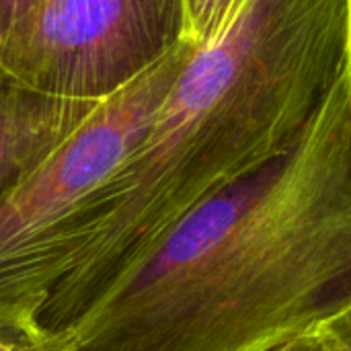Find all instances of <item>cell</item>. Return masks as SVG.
Segmentation results:
<instances>
[{"mask_svg": "<svg viewBox=\"0 0 351 351\" xmlns=\"http://www.w3.org/2000/svg\"><path fill=\"white\" fill-rule=\"evenodd\" d=\"M351 288V58L296 144L177 222L43 351H274Z\"/></svg>", "mask_w": 351, "mask_h": 351, "instance_id": "6da1fadb", "label": "cell"}, {"mask_svg": "<svg viewBox=\"0 0 351 351\" xmlns=\"http://www.w3.org/2000/svg\"><path fill=\"white\" fill-rule=\"evenodd\" d=\"M195 49L179 41L115 93L0 202V319L37 333L66 276V234L82 202L144 138ZM41 341V339H39Z\"/></svg>", "mask_w": 351, "mask_h": 351, "instance_id": "7a4b0ae2", "label": "cell"}, {"mask_svg": "<svg viewBox=\"0 0 351 351\" xmlns=\"http://www.w3.org/2000/svg\"><path fill=\"white\" fill-rule=\"evenodd\" d=\"M181 41V0H37L0 66L43 93L99 101Z\"/></svg>", "mask_w": 351, "mask_h": 351, "instance_id": "3957f363", "label": "cell"}, {"mask_svg": "<svg viewBox=\"0 0 351 351\" xmlns=\"http://www.w3.org/2000/svg\"><path fill=\"white\" fill-rule=\"evenodd\" d=\"M99 101L43 93L0 66V202L76 132Z\"/></svg>", "mask_w": 351, "mask_h": 351, "instance_id": "277c9868", "label": "cell"}, {"mask_svg": "<svg viewBox=\"0 0 351 351\" xmlns=\"http://www.w3.org/2000/svg\"><path fill=\"white\" fill-rule=\"evenodd\" d=\"M243 0H181V41L199 49L228 25Z\"/></svg>", "mask_w": 351, "mask_h": 351, "instance_id": "5b68a950", "label": "cell"}, {"mask_svg": "<svg viewBox=\"0 0 351 351\" xmlns=\"http://www.w3.org/2000/svg\"><path fill=\"white\" fill-rule=\"evenodd\" d=\"M311 335L321 351H351V288L315 325Z\"/></svg>", "mask_w": 351, "mask_h": 351, "instance_id": "8992f818", "label": "cell"}, {"mask_svg": "<svg viewBox=\"0 0 351 351\" xmlns=\"http://www.w3.org/2000/svg\"><path fill=\"white\" fill-rule=\"evenodd\" d=\"M0 351H43V348L37 335L0 319Z\"/></svg>", "mask_w": 351, "mask_h": 351, "instance_id": "52a82bcc", "label": "cell"}, {"mask_svg": "<svg viewBox=\"0 0 351 351\" xmlns=\"http://www.w3.org/2000/svg\"><path fill=\"white\" fill-rule=\"evenodd\" d=\"M37 0H0V43L23 23Z\"/></svg>", "mask_w": 351, "mask_h": 351, "instance_id": "ba28073f", "label": "cell"}, {"mask_svg": "<svg viewBox=\"0 0 351 351\" xmlns=\"http://www.w3.org/2000/svg\"><path fill=\"white\" fill-rule=\"evenodd\" d=\"M274 351H321V346L317 343V339L313 335H306V337L294 339V341H290V343Z\"/></svg>", "mask_w": 351, "mask_h": 351, "instance_id": "9c48e42d", "label": "cell"}]
</instances>
